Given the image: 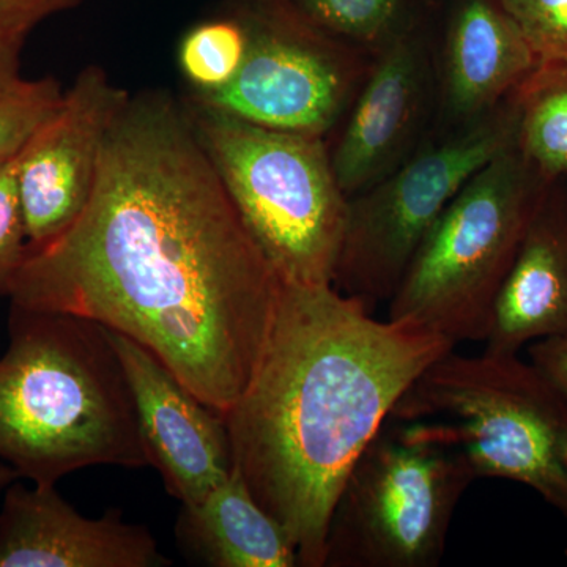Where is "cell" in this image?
<instances>
[{"mask_svg": "<svg viewBox=\"0 0 567 567\" xmlns=\"http://www.w3.org/2000/svg\"><path fill=\"white\" fill-rule=\"evenodd\" d=\"M527 352L529 361L567 405V333L533 342L527 347Z\"/></svg>", "mask_w": 567, "mask_h": 567, "instance_id": "24", "label": "cell"}, {"mask_svg": "<svg viewBox=\"0 0 567 567\" xmlns=\"http://www.w3.org/2000/svg\"><path fill=\"white\" fill-rule=\"evenodd\" d=\"M514 93L480 122L434 134L404 164L350 197L333 286L369 309L388 303L425 237L470 178L516 145Z\"/></svg>", "mask_w": 567, "mask_h": 567, "instance_id": "8", "label": "cell"}, {"mask_svg": "<svg viewBox=\"0 0 567 567\" xmlns=\"http://www.w3.org/2000/svg\"><path fill=\"white\" fill-rule=\"evenodd\" d=\"M0 458L33 484L95 465H148L110 330L10 305L0 357Z\"/></svg>", "mask_w": 567, "mask_h": 567, "instance_id": "3", "label": "cell"}, {"mask_svg": "<svg viewBox=\"0 0 567 567\" xmlns=\"http://www.w3.org/2000/svg\"><path fill=\"white\" fill-rule=\"evenodd\" d=\"M476 480L442 425L391 415L336 499L323 567H434Z\"/></svg>", "mask_w": 567, "mask_h": 567, "instance_id": "6", "label": "cell"}, {"mask_svg": "<svg viewBox=\"0 0 567 567\" xmlns=\"http://www.w3.org/2000/svg\"><path fill=\"white\" fill-rule=\"evenodd\" d=\"M18 480H20V475H18L13 466L0 464V498L6 494L7 488Z\"/></svg>", "mask_w": 567, "mask_h": 567, "instance_id": "25", "label": "cell"}, {"mask_svg": "<svg viewBox=\"0 0 567 567\" xmlns=\"http://www.w3.org/2000/svg\"><path fill=\"white\" fill-rule=\"evenodd\" d=\"M188 112L235 210L281 281L333 284L349 199L327 137L265 128L197 104Z\"/></svg>", "mask_w": 567, "mask_h": 567, "instance_id": "4", "label": "cell"}, {"mask_svg": "<svg viewBox=\"0 0 567 567\" xmlns=\"http://www.w3.org/2000/svg\"><path fill=\"white\" fill-rule=\"evenodd\" d=\"M453 349L423 324L374 319L333 284L282 282L251 379L224 420L235 465L300 566L323 567L354 462L417 377Z\"/></svg>", "mask_w": 567, "mask_h": 567, "instance_id": "2", "label": "cell"}, {"mask_svg": "<svg viewBox=\"0 0 567 567\" xmlns=\"http://www.w3.org/2000/svg\"><path fill=\"white\" fill-rule=\"evenodd\" d=\"M249 50L218 91L194 104L230 117L328 140L360 91L374 55L320 31L287 0H256L246 11Z\"/></svg>", "mask_w": 567, "mask_h": 567, "instance_id": "9", "label": "cell"}, {"mask_svg": "<svg viewBox=\"0 0 567 567\" xmlns=\"http://www.w3.org/2000/svg\"><path fill=\"white\" fill-rule=\"evenodd\" d=\"M565 557H566V563H567V547H566V550H565Z\"/></svg>", "mask_w": 567, "mask_h": 567, "instance_id": "26", "label": "cell"}, {"mask_svg": "<svg viewBox=\"0 0 567 567\" xmlns=\"http://www.w3.org/2000/svg\"><path fill=\"white\" fill-rule=\"evenodd\" d=\"M20 155L0 164V298H10L29 256L28 230L18 185Z\"/></svg>", "mask_w": 567, "mask_h": 567, "instance_id": "22", "label": "cell"}, {"mask_svg": "<svg viewBox=\"0 0 567 567\" xmlns=\"http://www.w3.org/2000/svg\"><path fill=\"white\" fill-rule=\"evenodd\" d=\"M514 102L517 151L547 182L567 178V59L537 63Z\"/></svg>", "mask_w": 567, "mask_h": 567, "instance_id": "17", "label": "cell"}, {"mask_svg": "<svg viewBox=\"0 0 567 567\" xmlns=\"http://www.w3.org/2000/svg\"><path fill=\"white\" fill-rule=\"evenodd\" d=\"M391 415L442 425L477 477L514 481L567 517V405L518 354L434 361Z\"/></svg>", "mask_w": 567, "mask_h": 567, "instance_id": "5", "label": "cell"}, {"mask_svg": "<svg viewBox=\"0 0 567 567\" xmlns=\"http://www.w3.org/2000/svg\"><path fill=\"white\" fill-rule=\"evenodd\" d=\"M82 0H0V92L18 87L25 43L39 25Z\"/></svg>", "mask_w": 567, "mask_h": 567, "instance_id": "21", "label": "cell"}, {"mask_svg": "<svg viewBox=\"0 0 567 567\" xmlns=\"http://www.w3.org/2000/svg\"><path fill=\"white\" fill-rule=\"evenodd\" d=\"M281 286L188 110L145 92L112 123L87 207L29 252L10 305L128 336L224 416L251 379Z\"/></svg>", "mask_w": 567, "mask_h": 567, "instance_id": "1", "label": "cell"}, {"mask_svg": "<svg viewBox=\"0 0 567 567\" xmlns=\"http://www.w3.org/2000/svg\"><path fill=\"white\" fill-rule=\"evenodd\" d=\"M537 61L567 59V0H499Z\"/></svg>", "mask_w": 567, "mask_h": 567, "instance_id": "23", "label": "cell"}, {"mask_svg": "<svg viewBox=\"0 0 567 567\" xmlns=\"http://www.w3.org/2000/svg\"><path fill=\"white\" fill-rule=\"evenodd\" d=\"M171 559L121 511L82 516L50 484L14 481L0 503V567H166Z\"/></svg>", "mask_w": 567, "mask_h": 567, "instance_id": "14", "label": "cell"}, {"mask_svg": "<svg viewBox=\"0 0 567 567\" xmlns=\"http://www.w3.org/2000/svg\"><path fill=\"white\" fill-rule=\"evenodd\" d=\"M516 145L447 205L388 301V319L423 324L454 347L486 341L496 295L548 186Z\"/></svg>", "mask_w": 567, "mask_h": 567, "instance_id": "7", "label": "cell"}, {"mask_svg": "<svg viewBox=\"0 0 567 567\" xmlns=\"http://www.w3.org/2000/svg\"><path fill=\"white\" fill-rule=\"evenodd\" d=\"M249 50L244 20L204 22L186 33L178 63L196 93L218 91L237 76Z\"/></svg>", "mask_w": 567, "mask_h": 567, "instance_id": "19", "label": "cell"}, {"mask_svg": "<svg viewBox=\"0 0 567 567\" xmlns=\"http://www.w3.org/2000/svg\"><path fill=\"white\" fill-rule=\"evenodd\" d=\"M175 536L183 554L204 566H300L292 539L257 502L237 465L204 499L182 505Z\"/></svg>", "mask_w": 567, "mask_h": 567, "instance_id": "16", "label": "cell"}, {"mask_svg": "<svg viewBox=\"0 0 567 567\" xmlns=\"http://www.w3.org/2000/svg\"><path fill=\"white\" fill-rule=\"evenodd\" d=\"M62 99L61 84L50 76L24 80L18 87L0 92V164L20 155Z\"/></svg>", "mask_w": 567, "mask_h": 567, "instance_id": "20", "label": "cell"}, {"mask_svg": "<svg viewBox=\"0 0 567 567\" xmlns=\"http://www.w3.org/2000/svg\"><path fill=\"white\" fill-rule=\"evenodd\" d=\"M110 336L132 391L148 465L182 505L200 502L235 468L226 420L151 350L117 331Z\"/></svg>", "mask_w": 567, "mask_h": 567, "instance_id": "12", "label": "cell"}, {"mask_svg": "<svg viewBox=\"0 0 567 567\" xmlns=\"http://www.w3.org/2000/svg\"><path fill=\"white\" fill-rule=\"evenodd\" d=\"M539 63L499 0H450L436 25L434 134L480 122Z\"/></svg>", "mask_w": 567, "mask_h": 567, "instance_id": "13", "label": "cell"}, {"mask_svg": "<svg viewBox=\"0 0 567 567\" xmlns=\"http://www.w3.org/2000/svg\"><path fill=\"white\" fill-rule=\"evenodd\" d=\"M130 96L102 66H85L22 148L18 185L29 252L55 240L87 207L107 134Z\"/></svg>", "mask_w": 567, "mask_h": 567, "instance_id": "11", "label": "cell"}, {"mask_svg": "<svg viewBox=\"0 0 567 567\" xmlns=\"http://www.w3.org/2000/svg\"><path fill=\"white\" fill-rule=\"evenodd\" d=\"M435 41L434 18L423 7L372 59L330 145L336 178L347 199L393 173L431 136L436 114Z\"/></svg>", "mask_w": 567, "mask_h": 567, "instance_id": "10", "label": "cell"}, {"mask_svg": "<svg viewBox=\"0 0 567 567\" xmlns=\"http://www.w3.org/2000/svg\"><path fill=\"white\" fill-rule=\"evenodd\" d=\"M320 31L375 55L423 9L416 0H287Z\"/></svg>", "mask_w": 567, "mask_h": 567, "instance_id": "18", "label": "cell"}, {"mask_svg": "<svg viewBox=\"0 0 567 567\" xmlns=\"http://www.w3.org/2000/svg\"><path fill=\"white\" fill-rule=\"evenodd\" d=\"M567 333V178L548 183L492 311L486 352Z\"/></svg>", "mask_w": 567, "mask_h": 567, "instance_id": "15", "label": "cell"}]
</instances>
